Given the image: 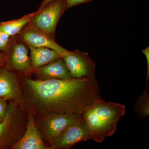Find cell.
<instances>
[{
	"mask_svg": "<svg viewBox=\"0 0 149 149\" xmlns=\"http://www.w3.org/2000/svg\"><path fill=\"white\" fill-rule=\"evenodd\" d=\"M26 84L35 109L43 115H81L89 107L103 100L96 78L27 79Z\"/></svg>",
	"mask_w": 149,
	"mask_h": 149,
	"instance_id": "6da1fadb",
	"label": "cell"
},
{
	"mask_svg": "<svg viewBox=\"0 0 149 149\" xmlns=\"http://www.w3.org/2000/svg\"><path fill=\"white\" fill-rule=\"evenodd\" d=\"M125 107L121 104L102 100L88 108L81 114L91 132L92 139L101 143L113 135L118 123L125 114Z\"/></svg>",
	"mask_w": 149,
	"mask_h": 149,
	"instance_id": "7a4b0ae2",
	"label": "cell"
},
{
	"mask_svg": "<svg viewBox=\"0 0 149 149\" xmlns=\"http://www.w3.org/2000/svg\"><path fill=\"white\" fill-rule=\"evenodd\" d=\"M92 139L82 115H80L65 128L50 143L52 149H68L79 142Z\"/></svg>",
	"mask_w": 149,
	"mask_h": 149,
	"instance_id": "3957f363",
	"label": "cell"
},
{
	"mask_svg": "<svg viewBox=\"0 0 149 149\" xmlns=\"http://www.w3.org/2000/svg\"><path fill=\"white\" fill-rule=\"evenodd\" d=\"M62 58L72 78H95V63L87 53L79 50L69 51Z\"/></svg>",
	"mask_w": 149,
	"mask_h": 149,
	"instance_id": "277c9868",
	"label": "cell"
},
{
	"mask_svg": "<svg viewBox=\"0 0 149 149\" xmlns=\"http://www.w3.org/2000/svg\"><path fill=\"white\" fill-rule=\"evenodd\" d=\"M43 8L35 17L34 24L37 29L48 35H53L59 19L68 9L66 0H54Z\"/></svg>",
	"mask_w": 149,
	"mask_h": 149,
	"instance_id": "5b68a950",
	"label": "cell"
},
{
	"mask_svg": "<svg viewBox=\"0 0 149 149\" xmlns=\"http://www.w3.org/2000/svg\"><path fill=\"white\" fill-rule=\"evenodd\" d=\"M80 116L56 113L43 115L44 118L41 123V130L45 139L50 143L68 125Z\"/></svg>",
	"mask_w": 149,
	"mask_h": 149,
	"instance_id": "8992f818",
	"label": "cell"
},
{
	"mask_svg": "<svg viewBox=\"0 0 149 149\" xmlns=\"http://www.w3.org/2000/svg\"><path fill=\"white\" fill-rule=\"evenodd\" d=\"M11 148L14 149H52L43 143L42 134L35 123L33 112L29 114L24 135Z\"/></svg>",
	"mask_w": 149,
	"mask_h": 149,
	"instance_id": "52a82bcc",
	"label": "cell"
},
{
	"mask_svg": "<svg viewBox=\"0 0 149 149\" xmlns=\"http://www.w3.org/2000/svg\"><path fill=\"white\" fill-rule=\"evenodd\" d=\"M22 37L28 46L34 47L49 48L57 52L62 56L69 52L56 43L47 34L38 29L30 28L27 29L23 32Z\"/></svg>",
	"mask_w": 149,
	"mask_h": 149,
	"instance_id": "ba28073f",
	"label": "cell"
},
{
	"mask_svg": "<svg viewBox=\"0 0 149 149\" xmlns=\"http://www.w3.org/2000/svg\"><path fill=\"white\" fill-rule=\"evenodd\" d=\"M0 97L15 101L21 98L16 75L7 66L0 67Z\"/></svg>",
	"mask_w": 149,
	"mask_h": 149,
	"instance_id": "9c48e42d",
	"label": "cell"
},
{
	"mask_svg": "<svg viewBox=\"0 0 149 149\" xmlns=\"http://www.w3.org/2000/svg\"><path fill=\"white\" fill-rule=\"evenodd\" d=\"M37 73L40 77L39 80H63L72 78L62 57L37 68Z\"/></svg>",
	"mask_w": 149,
	"mask_h": 149,
	"instance_id": "30bf717a",
	"label": "cell"
},
{
	"mask_svg": "<svg viewBox=\"0 0 149 149\" xmlns=\"http://www.w3.org/2000/svg\"><path fill=\"white\" fill-rule=\"evenodd\" d=\"M9 61L15 69L24 72L31 68V61L29 56V50L22 43L15 44L11 53ZM8 65V64H7Z\"/></svg>",
	"mask_w": 149,
	"mask_h": 149,
	"instance_id": "8fae6325",
	"label": "cell"
},
{
	"mask_svg": "<svg viewBox=\"0 0 149 149\" xmlns=\"http://www.w3.org/2000/svg\"><path fill=\"white\" fill-rule=\"evenodd\" d=\"M31 54V68H39L60 58V54L50 49L43 47H34L28 46Z\"/></svg>",
	"mask_w": 149,
	"mask_h": 149,
	"instance_id": "7c38bea8",
	"label": "cell"
},
{
	"mask_svg": "<svg viewBox=\"0 0 149 149\" xmlns=\"http://www.w3.org/2000/svg\"><path fill=\"white\" fill-rule=\"evenodd\" d=\"M13 105L8 107L5 118L0 122V149L8 148L13 143L14 130Z\"/></svg>",
	"mask_w": 149,
	"mask_h": 149,
	"instance_id": "4fadbf2b",
	"label": "cell"
},
{
	"mask_svg": "<svg viewBox=\"0 0 149 149\" xmlns=\"http://www.w3.org/2000/svg\"><path fill=\"white\" fill-rule=\"evenodd\" d=\"M34 15L31 14L17 20L2 22L0 24V29L9 36H14L17 34L26 24L29 23Z\"/></svg>",
	"mask_w": 149,
	"mask_h": 149,
	"instance_id": "5bb4252c",
	"label": "cell"
},
{
	"mask_svg": "<svg viewBox=\"0 0 149 149\" xmlns=\"http://www.w3.org/2000/svg\"><path fill=\"white\" fill-rule=\"evenodd\" d=\"M134 110L141 118H146L149 115V97L147 93V86L143 93L137 98Z\"/></svg>",
	"mask_w": 149,
	"mask_h": 149,
	"instance_id": "9a60e30c",
	"label": "cell"
},
{
	"mask_svg": "<svg viewBox=\"0 0 149 149\" xmlns=\"http://www.w3.org/2000/svg\"><path fill=\"white\" fill-rule=\"evenodd\" d=\"M9 39L10 36L0 29V51H6Z\"/></svg>",
	"mask_w": 149,
	"mask_h": 149,
	"instance_id": "2e32d148",
	"label": "cell"
},
{
	"mask_svg": "<svg viewBox=\"0 0 149 149\" xmlns=\"http://www.w3.org/2000/svg\"><path fill=\"white\" fill-rule=\"evenodd\" d=\"M7 100L0 97V117L3 120L5 118L8 111Z\"/></svg>",
	"mask_w": 149,
	"mask_h": 149,
	"instance_id": "e0dca14e",
	"label": "cell"
},
{
	"mask_svg": "<svg viewBox=\"0 0 149 149\" xmlns=\"http://www.w3.org/2000/svg\"><path fill=\"white\" fill-rule=\"evenodd\" d=\"M92 1V0H66L67 8V9H68L78 5L90 2Z\"/></svg>",
	"mask_w": 149,
	"mask_h": 149,
	"instance_id": "ac0fdd59",
	"label": "cell"
},
{
	"mask_svg": "<svg viewBox=\"0 0 149 149\" xmlns=\"http://www.w3.org/2000/svg\"><path fill=\"white\" fill-rule=\"evenodd\" d=\"M142 53L146 56L147 62V65H148V70H147V84L148 83V80L149 75V47H147L146 49H144L142 50Z\"/></svg>",
	"mask_w": 149,
	"mask_h": 149,
	"instance_id": "d6986e66",
	"label": "cell"
},
{
	"mask_svg": "<svg viewBox=\"0 0 149 149\" xmlns=\"http://www.w3.org/2000/svg\"><path fill=\"white\" fill-rule=\"evenodd\" d=\"M8 59L5 54L0 52V67L7 66Z\"/></svg>",
	"mask_w": 149,
	"mask_h": 149,
	"instance_id": "ffe728a7",
	"label": "cell"
},
{
	"mask_svg": "<svg viewBox=\"0 0 149 149\" xmlns=\"http://www.w3.org/2000/svg\"><path fill=\"white\" fill-rule=\"evenodd\" d=\"M54 0H44L42 3V5H41V7L40 9H43L44 7L46 6L49 3L51 2Z\"/></svg>",
	"mask_w": 149,
	"mask_h": 149,
	"instance_id": "44dd1931",
	"label": "cell"
},
{
	"mask_svg": "<svg viewBox=\"0 0 149 149\" xmlns=\"http://www.w3.org/2000/svg\"><path fill=\"white\" fill-rule=\"evenodd\" d=\"M3 120L2 119H1V117H0V122H1V121H2Z\"/></svg>",
	"mask_w": 149,
	"mask_h": 149,
	"instance_id": "7402d4cb",
	"label": "cell"
}]
</instances>
